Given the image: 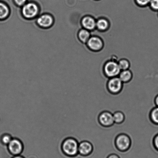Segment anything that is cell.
Listing matches in <instances>:
<instances>
[{
    "label": "cell",
    "instance_id": "cell-2",
    "mask_svg": "<svg viewBox=\"0 0 158 158\" xmlns=\"http://www.w3.org/2000/svg\"><path fill=\"white\" fill-rule=\"evenodd\" d=\"M40 8L38 5L34 2H27L21 7V13L27 19H33L39 15Z\"/></svg>",
    "mask_w": 158,
    "mask_h": 158
},
{
    "label": "cell",
    "instance_id": "cell-24",
    "mask_svg": "<svg viewBox=\"0 0 158 158\" xmlns=\"http://www.w3.org/2000/svg\"><path fill=\"white\" fill-rule=\"evenodd\" d=\"M106 158H120L118 155L115 154H112L109 155Z\"/></svg>",
    "mask_w": 158,
    "mask_h": 158
},
{
    "label": "cell",
    "instance_id": "cell-9",
    "mask_svg": "<svg viewBox=\"0 0 158 158\" xmlns=\"http://www.w3.org/2000/svg\"><path fill=\"white\" fill-rule=\"evenodd\" d=\"M94 146L90 142L84 140L79 143L78 154L83 157H88L92 154Z\"/></svg>",
    "mask_w": 158,
    "mask_h": 158
},
{
    "label": "cell",
    "instance_id": "cell-12",
    "mask_svg": "<svg viewBox=\"0 0 158 158\" xmlns=\"http://www.w3.org/2000/svg\"><path fill=\"white\" fill-rule=\"evenodd\" d=\"M119 78L123 83H129L133 78V74L129 69L122 70L118 75Z\"/></svg>",
    "mask_w": 158,
    "mask_h": 158
},
{
    "label": "cell",
    "instance_id": "cell-13",
    "mask_svg": "<svg viewBox=\"0 0 158 158\" xmlns=\"http://www.w3.org/2000/svg\"><path fill=\"white\" fill-rule=\"evenodd\" d=\"M90 36L89 31L84 28L81 29L78 33L79 40L83 43H87L90 38Z\"/></svg>",
    "mask_w": 158,
    "mask_h": 158
},
{
    "label": "cell",
    "instance_id": "cell-15",
    "mask_svg": "<svg viewBox=\"0 0 158 158\" xmlns=\"http://www.w3.org/2000/svg\"><path fill=\"white\" fill-rule=\"evenodd\" d=\"M109 23L105 18H100L96 21V28L100 31H105L109 28Z\"/></svg>",
    "mask_w": 158,
    "mask_h": 158
},
{
    "label": "cell",
    "instance_id": "cell-20",
    "mask_svg": "<svg viewBox=\"0 0 158 158\" xmlns=\"http://www.w3.org/2000/svg\"><path fill=\"white\" fill-rule=\"evenodd\" d=\"M150 5L152 10L158 11V0H151Z\"/></svg>",
    "mask_w": 158,
    "mask_h": 158
},
{
    "label": "cell",
    "instance_id": "cell-19",
    "mask_svg": "<svg viewBox=\"0 0 158 158\" xmlns=\"http://www.w3.org/2000/svg\"><path fill=\"white\" fill-rule=\"evenodd\" d=\"M118 63L121 71L128 69L130 66L129 62L125 59L120 60Z\"/></svg>",
    "mask_w": 158,
    "mask_h": 158
},
{
    "label": "cell",
    "instance_id": "cell-16",
    "mask_svg": "<svg viewBox=\"0 0 158 158\" xmlns=\"http://www.w3.org/2000/svg\"><path fill=\"white\" fill-rule=\"evenodd\" d=\"M114 124L120 125L125 121V117L124 113L122 111H117L113 113Z\"/></svg>",
    "mask_w": 158,
    "mask_h": 158
},
{
    "label": "cell",
    "instance_id": "cell-6",
    "mask_svg": "<svg viewBox=\"0 0 158 158\" xmlns=\"http://www.w3.org/2000/svg\"><path fill=\"white\" fill-rule=\"evenodd\" d=\"M9 152L14 156L20 155L24 150V144L20 139L13 138L7 146Z\"/></svg>",
    "mask_w": 158,
    "mask_h": 158
},
{
    "label": "cell",
    "instance_id": "cell-26",
    "mask_svg": "<svg viewBox=\"0 0 158 158\" xmlns=\"http://www.w3.org/2000/svg\"><path fill=\"white\" fill-rule=\"evenodd\" d=\"M12 158H24L23 156L20 155L14 156V157Z\"/></svg>",
    "mask_w": 158,
    "mask_h": 158
},
{
    "label": "cell",
    "instance_id": "cell-18",
    "mask_svg": "<svg viewBox=\"0 0 158 158\" xmlns=\"http://www.w3.org/2000/svg\"><path fill=\"white\" fill-rule=\"evenodd\" d=\"M13 137L9 134H4L2 135L0 140L3 145L7 146Z\"/></svg>",
    "mask_w": 158,
    "mask_h": 158
},
{
    "label": "cell",
    "instance_id": "cell-7",
    "mask_svg": "<svg viewBox=\"0 0 158 158\" xmlns=\"http://www.w3.org/2000/svg\"><path fill=\"white\" fill-rule=\"evenodd\" d=\"M98 121L103 127H110L114 124L113 113L107 111H102L98 115Z\"/></svg>",
    "mask_w": 158,
    "mask_h": 158
},
{
    "label": "cell",
    "instance_id": "cell-3",
    "mask_svg": "<svg viewBox=\"0 0 158 158\" xmlns=\"http://www.w3.org/2000/svg\"><path fill=\"white\" fill-rule=\"evenodd\" d=\"M114 145L119 151L126 152L131 147V137L125 134H119L115 138Z\"/></svg>",
    "mask_w": 158,
    "mask_h": 158
},
{
    "label": "cell",
    "instance_id": "cell-22",
    "mask_svg": "<svg viewBox=\"0 0 158 158\" xmlns=\"http://www.w3.org/2000/svg\"><path fill=\"white\" fill-rule=\"evenodd\" d=\"M153 145L155 149L158 152V134H156L153 139Z\"/></svg>",
    "mask_w": 158,
    "mask_h": 158
},
{
    "label": "cell",
    "instance_id": "cell-14",
    "mask_svg": "<svg viewBox=\"0 0 158 158\" xmlns=\"http://www.w3.org/2000/svg\"><path fill=\"white\" fill-rule=\"evenodd\" d=\"M9 6L5 3L0 2V20L6 19L10 15Z\"/></svg>",
    "mask_w": 158,
    "mask_h": 158
},
{
    "label": "cell",
    "instance_id": "cell-11",
    "mask_svg": "<svg viewBox=\"0 0 158 158\" xmlns=\"http://www.w3.org/2000/svg\"><path fill=\"white\" fill-rule=\"evenodd\" d=\"M81 23L84 28L89 31L94 30L96 28V21L92 17L86 16L83 17Z\"/></svg>",
    "mask_w": 158,
    "mask_h": 158
},
{
    "label": "cell",
    "instance_id": "cell-23",
    "mask_svg": "<svg viewBox=\"0 0 158 158\" xmlns=\"http://www.w3.org/2000/svg\"><path fill=\"white\" fill-rule=\"evenodd\" d=\"M137 2L139 5L141 6H145L148 4H150L151 0H136Z\"/></svg>",
    "mask_w": 158,
    "mask_h": 158
},
{
    "label": "cell",
    "instance_id": "cell-1",
    "mask_svg": "<svg viewBox=\"0 0 158 158\" xmlns=\"http://www.w3.org/2000/svg\"><path fill=\"white\" fill-rule=\"evenodd\" d=\"M79 143L76 139L70 137L67 138L62 143V151L66 156L75 157L79 154Z\"/></svg>",
    "mask_w": 158,
    "mask_h": 158
},
{
    "label": "cell",
    "instance_id": "cell-5",
    "mask_svg": "<svg viewBox=\"0 0 158 158\" xmlns=\"http://www.w3.org/2000/svg\"><path fill=\"white\" fill-rule=\"evenodd\" d=\"M121 71L118 63L114 61H109L105 64L104 67V72L108 78L118 76Z\"/></svg>",
    "mask_w": 158,
    "mask_h": 158
},
{
    "label": "cell",
    "instance_id": "cell-4",
    "mask_svg": "<svg viewBox=\"0 0 158 158\" xmlns=\"http://www.w3.org/2000/svg\"><path fill=\"white\" fill-rule=\"evenodd\" d=\"M123 87V83L118 77L109 79L106 84L108 92L112 95H116L122 92Z\"/></svg>",
    "mask_w": 158,
    "mask_h": 158
},
{
    "label": "cell",
    "instance_id": "cell-8",
    "mask_svg": "<svg viewBox=\"0 0 158 158\" xmlns=\"http://www.w3.org/2000/svg\"><path fill=\"white\" fill-rule=\"evenodd\" d=\"M54 22L53 17L48 14H43L36 18L37 24L43 28L51 27L53 25Z\"/></svg>",
    "mask_w": 158,
    "mask_h": 158
},
{
    "label": "cell",
    "instance_id": "cell-25",
    "mask_svg": "<svg viewBox=\"0 0 158 158\" xmlns=\"http://www.w3.org/2000/svg\"><path fill=\"white\" fill-rule=\"evenodd\" d=\"M154 103L156 106L158 107V94L156 96L154 100Z\"/></svg>",
    "mask_w": 158,
    "mask_h": 158
},
{
    "label": "cell",
    "instance_id": "cell-10",
    "mask_svg": "<svg viewBox=\"0 0 158 158\" xmlns=\"http://www.w3.org/2000/svg\"><path fill=\"white\" fill-rule=\"evenodd\" d=\"M88 48L94 51H98L102 49L103 43L101 39L97 36L91 37L87 42Z\"/></svg>",
    "mask_w": 158,
    "mask_h": 158
},
{
    "label": "cell",
    "instance_id": "cell-17",
    "mask_svg": "<svg viewBox=\"0 0 158 158\" xmlns=\"http://www.w3.org/2000/svg\"><path fill=\"white\" fill-rule=\"evenodd\" d=\"M150 120L154 125H158V107L152 109L149 114Z\"/></svg>",
    "mask_w": 158,
    "mask_h": 158
},
{
    "label": "cell",
    "instance_id": "cell-21",
    "mask_svg": "<svg viewBox=\"0 0 158 158\" xmlns=\"http://www.w3.org/2000/svg\"><path fill=\"white\" fill-rule=\"evenodd\" d=\"M17 6L22 7L27 2V0H14Z\"/></svg>",
    "mask_w": 158,
    "mask_h": 158
}]
</instances>
